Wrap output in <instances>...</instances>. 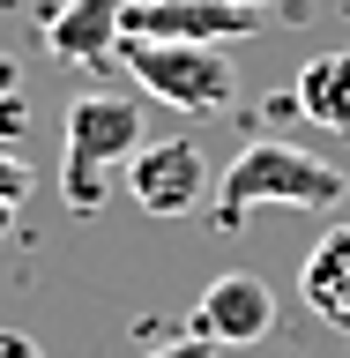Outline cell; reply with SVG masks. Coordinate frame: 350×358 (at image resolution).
<instances>
[{
  "label": "cell",
  "instance_id": "6da1fadb",
  "mask_svg": "<svg viewBox=\"0 0 350 358\" xmlns=\"http://www.w3.org/2000/svg\"><path fill=\"white\" fill-rule=\"evenodd\" d=\"M350 179L328 157L298 150V142H246L217 172V231H239L261 201H291V209H335Z\"/></svg>",
  "mask_w": 350,
  "mask_h": 358
},
{
  "label": "cell",
  "instance_id": "7a4b0ae2",
  "mask_svg": "<svg viewBox=\"0 0 350 358\" xmlns=\"http://www.w3.org/2000/svg\"><path fill=\"white\" fill-rule=\"evenodd\" d=\"M142 150V105L127 90H82L67 105V150H60V194L75 217H97L112 201V172Z\"/></svg>",
  "mask_w": 350,
  "mask_h": 358
},
{
  "label": "cell",
  "instance_id": "3957f363",
  "mask_svg": "<svg viewBox=\"0 0 350 358\" xmlns=\"http://www.w3.org/2000/svg\"><path fill=\"white\" fill-rule=\"evenodd\" d=\"M119 60L156 105H179L194 120H224L239 97V67L224 45H164V38H119Z\"/></svg>",
  "mask_w": 350,
  "mask_h": 358
},
{
  "label": "cell",
  "instance_id": "277c9868",
  "mask_svg": "<svg viewBox=\"0 0 350 358\" xmlns=\"http://www.w3.org/2000/svg\"><path fill=\"white\" fill-rule=\"evenodd\" d=\"M187 329L201 336V343H217V351H254L268 329H276V291L254 276V268H231V276H217V284L194 299V321Z\"/></svg>",
  "mask_w": 350,
  "mask_h": 358
},
{
  "label": "cell",
  "instance_id": "5b68a950",
  "mask_svg": "<svg viewBox=\"0 0 350 358\" xmlns=\"http://www.w3.org/2000/svg\"><path fill=\"white\" fill-rule=\"evenodd\" d=\"M254 30L261 15L239 0H134L127 8V38H164V45H231Z\"/></svg>",
  "mask_w": 350,
  "mask_h": 358
},
{
  "label": "cell",
  "instance_id": "8992f818",
  "mask_svg": "<svg viewBox=\"0 0 350 358\" xmlns=\"http://www.w3.org/2000/svg\"><path fill=\"white\" fill-rule=\"evenodd\" d=\"M127 194L142 217H187L201 194H209V164H201L194 142H142L127 164Z\"/></svg>",
  "mask_w": 350,
  "mask_h": 358
},
{
  "label": "cell",
  "instance_id": "52a82bcc",
  "mask_svg": "<svg viewBox=\"0 0 350 358\" xmlns=\"http://www.w3.org/2000/svg\"><path fill=\"white\" fill-rule=\"evenodd\" d=\"M127 8L134 0H60V8H45V45H52V60H67V67L119 60Z\"/></svg>",
  "mask_w": 350,
  "mask_h": 358
},
{
  "label": "cell",
  "instance_id": "ba28073f",
  "mask_svg": "<svg viewBox=\"0 0 350 358\" xmlns=\"http://www.w3.org/2000/svg\"><path fill=\"white\" fill-rule=\"evenodd\" d=\"M298 299H306L328 329L350 336V224H335V231L313 239L306 268H298Z\"/></svg>",
  "mask_w": 350,
  "mask_h": 358
},
{
  "label": "cell",
  "instance_id": "9c48e42d",
  "mask_svg": "<svg viewBox=\"0 0 350 358\" xmlns=\"http://www.w3.org/2000/svg\"><path fill=\"white\" fill-rule=\"evenodd\" d=\"M298 112L328 134H350V52H321L298 67Z\"/></svg>",
  "mask_w": 350,
  "mask_h": 358
},
{
  "label": "cell",
  "instance_id": "30bf717a",
  "mask_svg": "<svg viewBox=\"0 0 350 358\" xmlns=\"http://www.w3.org/2000/svg\"><path fill=\"white\" fill-rule=\"evenodd\" d=\"M22 194H30V179H22V164H8V157H0V231H8V224H15Z\"/></svg>",
  "mask_w": 350,
  "mask_h": 358
},
{
  "label": "cell",
  "instance_id": "8fae6325",
  "mask_svg": "<svg viewBox=\"0 0 350 358\" xmlns=\"http://www.w3.org/2000/svg\"><path fill=\"white\" fill-rule=\"evenodd\" d=\"M142 358H217V343H201V336L187 329L179 343H156V351H142Z\"/></svg>",
  "mask_w": 350,
  "mask_h": 358
},
{
  "label": "cell",
  "instance_id": "7c38bea8",
  "mask_svg": "<svg viewBox=\"0 0 350 358\" xmlns=\"http://www.w3.org/2000/svg\"><path fill=\"white\" fill-rule=\"evenodd\" d=\"M0 358H45V351H38L22 329H0Z\"/></svg>",
  "mask_w": 350,
  "mask_h": 358
},
{
  "label": "cell",
  "instance_id": "4fadbf2b",
  "mask_svg": "<svg viewBox=\"0 0 350 358\" xmlns=\"http://www.w3.org/2000/svg\"><path fill=\"white\" fill-rule=\"evenodd\" d=\"M239 8H254V15H261V8H276V0H239Z\"/></svg>",
  "mask_w": 350,
  "mask_h": 358
},
{
  "label": "cell",
  "instance_id": "5bb4252c",
  "mask_svg": "<svg viewBox=\"0 0 350 358\" xmlns=\"http://www.w3.org/2000/svg\"><path fill=\"white\" fill-rule=\"evenodd\" d=\"M52 8H60V0H52Z\"/></svg>",
  "mask_w": 350,
  "mask_h": 358
}]
</instances>
